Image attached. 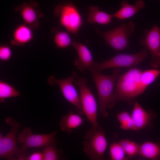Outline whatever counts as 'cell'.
I'll list each match as a JSON object with an SVG mask.
<instances>
[{"instance_id":"cell-19","label":"cell","mask_w":160,"mask_h":160,"mask_svg":"<svg viewBox=\"0 0 160 160\" xmlns=\"http://www.w3.org/2000/svg\"><path fill=\"white\" fill-rule=\"evenodd\" d=\"M37 5L36 2L31 0L28 4L24 3L20 7L22 17L27 23H31L36 19L37 15L34 8Z\"/></svg>"},{"instance_id":"cell-26","label":"cell","mask_w":160,"mask_h":160,"mask_svg":"<svg viewBox=\"0 0 160 160\" xmlns=\"http://www.w3.org/2000/svg\"><path fill=\"white\" fill-rule=\"evenodd\" d=\"M55 140L52 143L45 146L43 152V160L59 159L58 152L55 147Z\"/></svg>"},{"instance_id":"cell-9","label":"cell","mask_w":160,"mask_h":160,"mask_svg":"<svg viewBox=\"0 0 160 160\" xmlns=\"http://www.w3.org/2000/svg\"><path fill=\"white\" fill-rule=\"evenodd\" d=\"M47 80L50 85L58 86L64 98L75 106L78 113L84 115L80 98L73 84L74 77L73 73L68 78L60 79L56 78L53 75L50 76Z\"/></svg>"},{"instance_id":"cell-10","label":"cell","mask_w":160,"mask_h":160,"mask_svg":"<svg viewBox=\"0 0 160 160\" xmlns=\"http://www.w3.org/2000/svg\"><path fill=\"white\" fill-rule=\"evenodd\" d=\"M57 133L55 130L48 134H33L31 129L26 127L19 134L17 141L22 144L20 149L26 151L29 148H42L52 143Z\"/></svg>"},{"instance_id":"cell-23","label":"cell","mask_w":160,"mask_h":160,"mask_svg":"<svg viewBox=\"0 0 160 160\" xmlns=\"http://www.w3.org/2000/svg\"><path fill=\"white\" fill-rule=\"evenodd\" d=\"M160 74V71L150 69L142 71L140 81L142 85L145 89L152 83Z\"/></svg>"},{"instance_id":"cell-8","label":"cell","mask_w":160,"mask_h":160,"mask_svg":"<svg viewBox=\"0 0 160 160\" xmlns=\"http://www.w3.org/2000/svg\"><path fill=\"white\" fill-rule=\"evenodd\" d=\"M55 10L60 13V24L69 32L77 34L83 21L75 5L71 2L65 3L57 6Z\"/></svg>"},{"instance_id":"cell-15","label":"cell","mask_w":160,"mask_h":160,"mask_svg":"<svg viewBox=\"0 0 160 160\" xmlns=\"http://www.w3.org/2000/svg\"><path fill=\"white\" fill-rule=\"evenodd\" d=\"M83 122V119L80 114L71 111L62 116L59 121V126L62 131L71 134L74 129L81 125Z\"/></svg>"},{"instance_id":"cell-11","label":"cell","mask_w":160,"mask_h":160,"mask_svg":"<svg viewBox=\"0 0 160 160\" xmlns=\"http://www.w3.org/2000/svg\"><path fill=\"white\" fill-rule=\"evenodd\" d=\"M145 34V37L140 42L151 53V67L157 68L160 65V28L155 24L151 30H146Z\"/></svg>"},{"instance_id":"cell-17","label":"cell","mask_w":160,"mask_h":160,"mask_svg":"<svg viewBox=\"0 0 160 160\" xmlns=\"http://www.w3.org/2000/svg\"><path fill=\"white\" fill-rule=\"evenodd\" d=\"M113 17V15L100 10L97 7L91 6L89 8L87 21L89 23L107 24L110 23Z\"/></svg>"},{"instance_id":"cell-20","label":"cell","mask_w":160,"mask_h":160,"mask_svg":"<svg viewBox=\"0 0 160 160\" xmlns=\"http://www.w3.org/2000/svg\"><path fill=\"white\" fill-rule=\"evenodd\" d=\"M20 95V93L9 83L0 80V101L3 102L7 98L16 97Z\"/></svg>"},{"instance_id":"cell-25","label":"cell","mask_w":160,"mask_h":160,"mask_svg":"<svg viewBox=\"0 0 160 160\" xmlns=\"http://www.w3.org/2000/svg\"><path fill=\"white\" fill-rule=\"evenodd\" d=\"M54 41L56 45L61 48H66L71 44V39L68 32H59L55 35Z\"/></svg>"},{"instance_id":"cell-12","label":"cell","mask_w":160,"mask_h":160,"mask_svg":"<svg viewBox=\"0 0 160 160\" xmlns=\"http://www.w3.org/2000/svg\"><path fill=\"white\" fill-rule=\"evenodd\" d=\"M71 45L76 51L78 56V58L75 59L74 61L75 66L82 73L87 70L90 71L94 62L89 50L80 42L73 41Z\"/></svg>"},{"instance_id":"cell-2","label":"cell","mask_w":160,"mask_h":160,"mask_svg":"<svg viewBox=\"0 0 160 160\" xmlns=\"http://www.w3.org/2000/svg\"><path fill=\"white\" fill-rule=\"evenodd\" d=\"M90 71L97 91L100 113L102 117L105 118L108 115L107 108L113 93L115 82L120 74L121 69L115 68L110 75L103 74L92 68Z\"/></svg>"},{"instance_id":"cell-3","label":"cell","mask_w":160,"mask_h":160,"mask_svg":"<svg viewBox=\"0 0 160 160\" xmlns=\"http://www.w3.org/2000/svg\"><path fill=\"white\" fill-rule=\"evenodd\" d=\"M6 123L11 127L10 131L6 135H0V158L7 160H27L25 151L17 146L16 136L20 124L15 119L8 117L5 120Z\"/></svg>"},{"instance_id":"cell-7","label":"cell","mask_w":160,"mask_h":160,"mask_svg":"<svg viewBox=\"0 0 160 160\" xmlns=\"http://www.w3.org/2000/svg\"><path fill=\"white\" fill-rule=\"evenodd\" d=\"M147 54L146 49H143L139 52L133 54H118L100 63L94 62L92 68L100 72L109 68L131 67L143 61Z\"/></svg>"},{"instance_id":"cell-1","label":"cell","mask_w":160,"mask_h":160,"mask_svg":"<svg viewBox=\"0 0 160 160\" xmlns=\"http://www.w3.org/2000/svg\"><path fill=\"white\" fill-rule=\"evenodd\" d=\"M142 71L136 68L130 69L127 71L117 77L116 90L107 108H113L120 101L132 103V100L146 89L142 85L140 76Z\"/></svg>"},{"instance_id":"cell-22","label":"cell","mask_w":160,"mask_h":160,"mask_svg":"<svg viewBox=\"0 0 160 160\" xmlns=\"http://www.w3.org/2000/svg\"><path fill=\"white\" fill-rule=\"evenodd\" d=\"M117 118L120 124V128L125 130L135 131V128L131 114L126 111H122L117 115Z\"/></svg>"},{"instance_id":"cell-13","label":"cell","mask_w":160,"mask_h":160,"mask_svg":"<svg viewBox=\"0 0 160 160\" xmlns=\"http://www.w3.org/2000/svg\"><path fill=\"white\" fill-rule=\"evenodd\" d=\"M131 115L135 131L140 130L151 124L155 116L153 113L146 111L137 102L134 104Z\"/></svg>"},{"instance_id":"cell-28","label":"cell","mask_w":160,"mask_h":160,"mask_svg":"<svg viewBox=\"0 0 160 160\" xmlns=\"http://www.w3.org/2000/svg\"><path fill=\"white\" fill-rule=\"evenodd\" d=\"M43 159V153L40 152L34 153L27 157V160H42Z\"/></svg>"},{"instance_id":"cell-14","label":"cell","mask_w":160,"mask_h":160,"mask_svg":"<svg viewBox=\"0 0 160 160\" xmlns=\"http://www.w3.org/2000/svg\"><path fill=\"white\" fill-rule=\"evenodd\" d=\"M121 8L113 14V17L120 20L128 19L134 15L140 10L143 9L145 3L143 0H137L135 5L129 4L126 0L122 1Z\"/></svg>"},{"instance_id":"cell-6","label":"cell","mask_w":160,"mask_h":160,"mask_svg":"<svg viewBox=\"0 0 160 160\" xmlns=\"http://www.w3.org/2000/svg\"><path fill=\"white\" fill-rule=\"evenodd\" d=\"M135 25L132 21L122 23L111 30L101 32L97 29L98 33L103 37L107 45L118 51L127 48L129 44L128 38L134 32Z\"/></svg>"},{"instance_id":"cell-27","label":"cell","mask_w":160,"mask_h":160,"mask_svg":"<svg viewBox=\"0 0 160 160\" xmlns=\"http://www.w3.org/2000/svg\"><path fill=\"white\" fill-rule=\"evenodd\" d=\"M12 51L10 47L6 45L1 46L0 47V60L3 61L9 60L12 56Z\"/></svg>"},{"instance_id":"cell-5","label":"cell","mask_w":160,"mask_h":160,"mask_svg":"<svg viewBox=\"0 0 160 160\" xmlns=\"http://www.w3.org/2000/svg\"><path fill=\"white\" fill-rule=\"evenodd\" d=\"M72 73L74 77L73 83L79 89L80 98L84 114L91 124L92 127L96 128L99 126L97 121V104L94 96L87 85L88 80L79 77L75 71Z\"/></svg>"},{"instance_id":"cell-18","label":"cell","mask_w":160,"mask_h":160,"mask_svg":"<svg viewBox=\"0 0 160 160\" xmlns=\"http://www.w3.org/2000/svg\"><path fill=\"white\" fill-rule=\"evenodd\" d=\"M13 40L11 42L12 45H22L30 41L32 38L31 30L27 26L21 25L18 27L13 33Z\"/></svg>"},{"instance_id":"cell-16","label":"cell","mask_w":160,"mask_h":160,"mask_svg":"<svg viewBox=\"0 0 160 160\" xmlns=\"http://www.w3.org/2000/svg\"><path fill=\"white\" fill-rule=\"evenodd\" d=\"M138 156L151 160L160 158V144L158 143L146 141L140 145Z\"/></svg>"},{"instance_id":"cell-4","label":"cell","mask_w":160,"mask_h":160,"mask_svg":"<svg viewBox=\"0 0 160 160\" xmlns=\"http://www.w3.org/2000/svg\"><path fill=\"white\" fill-rule=\"evenodd\" d=\"M83 142V151L91 160L104 159L103 156L108 143L102 128H90L86 132Z\"/></svg>"},{"instance_id":"cell-24","label":"cell","mask_w":160,"mask_h":160,"mask_svg":"<svg viewBox=\"0 0 160 160\" xmlns=\"http://www.w3.org/2000/svg\"><path fill=\"white\" fill-rule=\"evenodd\" d=\"M109 151L110 158L112 160H126L128 158L122 148L118 143L114 142L110 146Z\"/></svg>"},{"instance_id":"cell-21","label":"cell","mask_w":160,"mask_h":160,"mask_svg":"<svg viewBox=\"0 0 160 160\" xmlns=\"http://www.w3.org/2000/svg\"><path fill=\"white\" fill-rule=\"evenodd\" d=\"M119 143L128 158H132L138 156L140 145L135 142L128 139H122Z\"/></svg>"}]
</instances>
